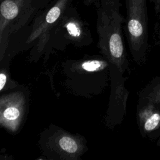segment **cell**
Segmentation results:
<instances>
[{
	"instance_id": "52a82bcc",
	"label": "cell",
	"mask_w": 160,
	"mask_h": 160,
	"mask_svg": "<svg viewBox=\"0 0 160 160\" xmlns=\"http://www.w3.org/2000/svg\"><path fill=\"white\" fill-rule=\"evenodd\" d=\"M115 66L110 64L111 92L108 107L105 113V125L113 129L121 124L126 114L127 101L129 91L126 89L125 82L127 78L123 76Z\"/></svg>"
},
{
	"instance_id": "277c9868",
	"label": "cell",
	"mask_w": 160,
	"mask_h": 160,
	"mask_svg": "<svg viewBox=\"0 0 160 160\" xmlns=\"http://www.w3.org/2000/svg\"><path fill=\"white\" fill-rule=\"evenodd\" d=\"M125 31L133 61L144 64L148 51L147 0H125Z\"/></svg>"
},
{
	"instance_id": "5bb4252c",
	"label": "cell",
	"mask_w": 160,
	"mask_h": 160,
	"mask_svg": "<svg viewBox=\"0 0 160 160\" xmlns=\"http://www.w3.org/2000/svg\"><path fill=\"white\" fill-rule=\"evenodd\" d=\"M157 44L160 45V19H159V22L158 28V32H157Z\"/></svg>"
},
{
	"instance_id": "8992f818",
	"label": "cell",
	"mask_w": 160,
	"mask_h": 160,
	"mask_svg": "<svg viewBox=\"0 0 160 160\" xmlns=\"http://www.w3.org/2000/svg\"><path fill=\"white\" fill-rule=\"evenodd\" d=\"M72 1L57 0L51 8L34 19L31 32L26 41V44L36 41L31 52V60L36 61L44 52L46 46L50 41L51 31L58 24Z\"/></svg>"
},
{
	"instance_id": "3957f363",
	"label": "cell",
	"mask_w": 160,
	"mask_h": 160,
	"mask_svg": "<svg viewBox=\"0 0 160 160\" xmlns=\"http://www.w3.org/2000/svg\"><path fill=\"white\" fill-rule=\"evenodd\" d=\"M39 144L46 159L79 160L86 151V141L56 125H51L40 134Z\"/></svg>"
},
{
	"instance_id": "9c48e42d",
	"label": "cell",
	"mask_w": 160,
	"mask_h": 160,
	"mask_svg": "<svg viewBox=\"0 0 160 160\" xmlns=\"http://www.w3.org/2000/svg\"><path fill=\"white\" fill-rule=\"evenodd\" d=\"M56 26L60 29L62 37L74 46H87L91 42V34L85 24L74 14L65 11Z\"/></svg>"
},
{
	"instance_id": "ba28073f",
	"label": "cell",
	"mask_w": 160,
	"mask_h": 160,
	"mask_svg": "<svg viewBox=\"0 0 160 160\" xmlns=\"http://www.w3.org/2000/svg\"><path fill=\"white\" fill-rule=\"evenodd\" d=\"M28 96L23 91H16L0 97V125L11 133L21 128L26 116Z\"/></svg>"
},
{
	"instance_id": "30bf717a",
	"label": "cell",
	"mask_w": 160,
	"mask_h": 160,
	"mask_svg": "<svg viewBox=\"0 0 160 160\" xmlns=\"http://www.w3.org/2000/svg\"><path fill=\"white\" fill-rule=\"evenodd\" d=\"M136 118L141 136H149L160 128V106L138 100Z\"/></svg>"
},
{
	"instance_id": "6da1fadb",
	"label": "cell",
	"mask_w": 160,
	"mask_h": 160,
	"mask_svg": "<svg viewBox=\"0 0 160 160\" xmlns=\"http://www.w3.org/2000/svg\"><path fill=\"white\" fill-rule=\"evenodd\" d=\"M98 47L110 64L122 74L129 70L122 26L126 19L120 12V0H96Z\"/></svg>"
},
{
	"instance_id": "8fae6325",
	"label": "cell",
	"mask_w": 160,
	"mask_h": 160,
	"mask_svg": "<svg viewBox=\"0 0 160 160\" xmlns=\"http://www.w3.org/2000/svg\"><path fill=\"white\" fill-rule=\"evenodd\" d=\"M139 101L152 102L160 106V76L152 79L139 92Z\"/></svg>"
},
{
	"instance_id": "2e32d148",
	"label": "cell",
	"mask_w": 160,
	"mask_h": 160,
	"mask_svg": "<svg viewBox=\"0 0 160 160\" xmlns=\"http://www.w3.org/2000/svg\"><path fill=\"white\" fill-rule=\"evenodd\" d=\"M157 146H160V137H159V139H158V142H157Z\"/></svg>"
},
{
	"instance_id": "7c38bea8",
	"label": "cell",
	"mask_w": 160,
	"mask_h": 160,
	"mask_svg": "<svg viewBox=\"0 0 160 160\" xmlns=\"http://www.w3.org/2000/svg\"><path fill=\"white\" fill-rule=\"evenodd\" d=\"M18 84L11 79L8 66L2 65L0 69V92L16 88Z\"/></svg>"
},
{
	"instance_id": "5b68a950",
	"label": "cell",
	"mask_w": 160,
	"mask_h": 160,
	"mask_svg": "<svg viewBox=\"0 0 160 160\" xmlns=\"http://www.w3.org/2000/svg\"><path fill=\"white\" fill-rule=\"evenodd\" d=\"M34 11L32 0L1 1L0 61L5 56L9 36L28 22Z\"/></svg>"
},
{
	"instance_id": "7a4b0ae2",
	"label": "cell",
	"mask_w": 160,
	"mask_h": 160,
	"mask_svg": "<svg viewBox=\"0 0 160 160\" xmlns=\"http://www.w3.org/2000/svg\"><path fill=\"white\" fill-rule=\"evenodd\" d=\"M62 67L65 86L76 95L98 94L110 81V62L102 55L69 60Z\"/></svg>"
},
{
	"instance_id": "4fadbf2b",
	"label": "cell",
	"mask_w": 160,
	"mask_h": 160,
	"mask_svg": "<svg viewBox=\"0 0 160 160\" xmlns=\"http://www.w3.org/2000/svg\"><path fill=\"white\" fill-rule=\"evenodd\" d=\"M154 5V9L156 13L160 12V0H151Z\"/></svg>"
},
{
	"instance_id": "9a60e30c",
	"label": "cell",
	"mask_w": 160,
	"mask_h": 160,
	"mask_svg": "<svg viewBox=\"0 0 160 160\" xmlns=\"http://www.w3.org/2000/svg\"><path fill=\"white\" fill-rule=\"evenodd\" d=\"M96 0H84V3L86 5H89L91 4H92V2H94V1H96Z\"/></svg>"
}]
</instances>
